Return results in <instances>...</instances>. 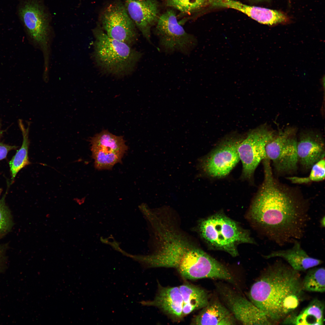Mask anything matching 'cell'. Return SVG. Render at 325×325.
I'll list each match as a JSON object with an SVG mask.
<instances>
[{"instance_id":"cb8c5ba5","label":"cell","mask_w":325,"mask_h":325,"mask_svg":"<svg viewBox=\"0 0 325 325\" xmlns=\"http://www.w3.org/2000/svg\"><path fill=\"white\" fill-rule=\"evenodd\" d=\"M8 190V188L0 200V237L9 231L12 226L11 215L5 203V198Z\"/></svg>"},{"instance_id":"4316f807","label":"cell","mask_w":325,"mask_h":325,"mask_svg":"<svg viewBox=\"0 0 325 325\" xmlns=\"http://www.w3.org/2000/svg\"><path fill=\"white\" fill-rule=\"evenodd\" d=\"M253 0V1H255V2H262V1H268L269 0Z\"/></svg>"},{"instance_id":"d4e9b609","label":"cell","mask_w":325,"mask_h":325,"mask_svg":"<svg viewBox=\"0 0 325 325\" xmlns=\"http://www.w3.org/2000/svg\"><path fill=\"white\" fill-rule=\"evenodd\" d=\"M17 147L14 145H10L0 142V161L5 159L8 152L15 150Z\"/></svg>"},{"instance_id":"4fadbf2b","label":"cell","mask_w":325,"mask_h":325,"mask_svg":"<svg viewBox=\"0 0 325 325\" xmlns=\"http://www.w3.org/2000/svg\"><path fill=\"white\" fill-rule=\"evenodd\" d=\"M128 14L143 36L150 42V29L156 23L159 5L155 0H123Z\"/></svg>"},{"instance_id":"484cf974","label":"cell","mask_w":325,"mask_h":325,"mask_svg":"<svg viewBox=\"0 0 325 325\" xmlns=\"http://www.w3.org/2000/svg\"><path fill=\"white\" fill-rule=\"evenodd\" d=\"M320 224L323 227H325V217H322L320 220Z\"/></svg>"},{"instance_id":"603a6c76","label":"cell","mask_w":325,"mask_h":325,"mask_svg":"<svg viewBox=\"0 0 325 325\" xmlns=\"http://www.w3.org/2000/svg\"><path fill=\"white\" fill-rule=\"evenodd\" d=\"M166 4L181 12L189 14L209 5V0H166Z\"/></svg>"},{"instance_id":"7402d4cb","label":"cell","mask_w":325,"mask_h":325,"mask_svg":"<svg viewBox=\"0 0 325 325\" xmlns=\"http://www.w3.org/2000/svg\"><path fill=\"white\" fill-rule=\"evenodd\" d=\"M325 161L323 158L312 166L310 174L308 176H291L287 178L292 183L297 184H307L312 182L322 181L325 178Z\"/></svg>"},{"instance_id":"e0dca14e","label":"cell","mask_w":325,"mask_h":325,"mask_svg":"<svg viewBox=\"0 0 325 325\" xmlns=\"http://www.w3.org/2000/svg\"><path fill=\"white\" fill-rule=\"evenodd\" d=\"M236 319L229 309L217 300L209 301L193 319L192 324L234 325Z\"/></svg>"},{"instance_id":"6da1fadb","label":"cell","mask_w":325,"mask_h":325,"mask_svg":"<svg viewBox=\"0 0 325 325\" xmlns=\"http://www.w3.org/2000/svg\"><path fill=\"white\" fill-rule=\"evenodd\" d=\"M264 179L250 210V217L270 240L279 245L301 239L308 219L305 202L275 179L270 162H263Z\"/></svg>"},{"instance_id":"30bf717a","label":"cell","mask_w":325,"mask_h":325,"mask_svg":"<svg viewBox=\"0 0 325 325\" xmlns=\"http://www.w3.org/2000/svg\"><path fill=\"white\" fill-rule=\"evenodd\" d=\"M241 140L226 139L199 161V167L210 177L221 178L228 175L239 161L237 151Z\"/></svg>"},{"instance_id":"83f0119b","label":"cell","mask_w":325,"mask_h":325,"mask_svg":"<svg viewBox=\"0 0 325 325\" xmlns=\"http://www.w3.org/2000/svg\"><path fill=\"white\" fill-rule=\"evenodd\" d=\"M2 250L1 249H0V261H1V257H2Z\"/></svg>"},{"instance_id":"4dcf8cb0","label":"cell","mask_w":325,"mask_h":325,"mask_svg":"<svg viewBox=\"0 0 325 325\" xmlns=\"http://www.w3.org/2000/svg\"></svg>"},{"instance_id":"f1b7e54d","label":"cell","mask_w":325,"mask_h":325,"mask_svg":"<svg viewBox=\"0 0 325 325\" xmlns=\"http://www.w3.org/2000/svg\"><path fill=\"white\" fill-rule=\"evenodd\" d=\"M4 132V131L0 130V136L2 135Z\"/></svg>"},{"instance_id":"9a60e30c","label":"cell","mask_w":325,"mask_h":325,"mask_svg":"<svg viewBox=\"0 0 325 325\" xmlns=\"http://www.w3.org/2000/svg\"><path fill=\"white\" fill-rule=\"evenodd\" d=\"M149 305L156 307L175 319L183 317V301L178 287L159 286L153 300L147 302Z\"/></svg>"},{"instance_id":"8992f818","label":"cell","mask_w":325,"mask_h":325,"mask_svg":"<svg viewBox=\"0 0 325 325\" xmlns=\"http://www.w3.org/2000/svg\"><path fill=\"white\" fill-rule=\"evenodd\" d=\"M295 130L288 128L280 131L267 144L266 158L278 173L289 174L297 169L298 163Z\"/></svg>"},{"instance_id":"277c9868","label":"cell","mask_w":325,"mask_h":325,"mask_svg":"<svg viewBox=\"0 0 325 325\" xmlns=\"http://www.w3.org/2000/svg\"><path fill=\"white\" fill-rule=\"evenodd\" d=\"M198 228L200 236L209 245L234 257L238 255L237 246L239 244L253 243L247 231L221 214L202 220Z\"/></svg>"},{"instance_id":"52a82bcc","label":"cell","mask_w":325,"mask_h":325,"mask_svg":"<svg viewBox=\"0 0 325 325\" xmlns=\"http://www.w3.org/2000/svg\"><path fill=\"white\" fill-rule=\"evenodd\" d=\"M156 33L160 45L166 52L178 51L188 54L196 44V39L185 32L178 23L175 13L171 9L159 17Z\"/></svg>"},{"instance_id":"ba28073f","label":"cell","mask_w":325,"mask_h":325,"mask_svg":"<svg viewBox=\"0 0 325 325\" xmlns=\"http://www.w3.org/2000/svg\"><path fill=\"white\" fill-rule=\"evenodd\" d=\"M274 131L266 127L253 130L241 140L237 151L242 164V176L250 179L260 162L266 158L265 146L275 135Z\"/></svg>"},{"instance_id":"5b68a950","label":"cell","mask_w":325,"mask_h":325,"mask_svg":"<svg viewBox=\"0 0 325 325\" xmlns=\"http://www.w3.org/2000/svg\"><path fill=\"white\" fill-rule=\"evenodd\" d=\"M18 13L28 34L42 51L45 67H48L52 18L44 0H23Z\"/></svg>"},{"instance_id":"8fae6325","label":"cell","mask_w":325,"mask_h":325,"mask_svg":"<svg viewBox=\"0 0 325 325\" xmlns=\"http://www.w3.org/2000/svg\"><path fill=\"white\" fill-rule=\"evenodd\" d=\"M102 28L110 37L129 45L137 40L136 26L123 3H112L104 10L100 17Z\"/></svg>"},{"instance_id":"ffe728a7","label":"cell","mask_w":325,"mask_h":325,"mask_svg":"<svg viewBox=\"0 0 325 325\" xmlns=\"http://www.w3.org/2000/svg\"><path fill=\"white\" fill-rule=\"evenodd\" d=\"M19 125L21 131L23 141L20 148L13 157L9 162L12 184L18 172L23 168L30 163L28 156L29 141V124L25 128L22 120H19Z\"/></svg>"},{"instance_id":"44dd1931","label":"cell","mask_w":325,"mask_h":325,"mask_svg":"<svg viewBox=\"0 0 325 325\" xmlns=\"http://www.w3.org/2000/svg\"><path fill=\"white\" fill-rule=\"evenodd\" d=\"M302 282L304 291L323 293L325 291V268L314 267L309 269Z\"/></svg>"},{"instance_id":"3957f363","label":"cell","mask_w":325,"mask_h":325,"mask_svg":"<svg viewBox=\"0 0 325 325\" xmlns=\"http://www.w3.org/2000/svg\"><path fill=\"white\" fill-rule=\"evenodd\" d=\"M94 56L97 64L108 73L116 76L132 72L141 56L124 42L112 39L98 25L93 29Z\"/></svg>"},{"instance_id":"f546056e","label":"cell","mask_w":325,"mask_h":325,"mask_svg":"<svg viewBox=\"0 0 325 325\" xmlns=\"http://www.w3.org/2000/svg\"><path fill=\"white\" fill-rule=\"evenodd\" d=\"M2 191V188H0V195L1 194Z\"/></svg>"},{"instance_id":"7a4b0ae2","label":"cell","mask_w":325,"mask_h":325,"mask_svg":"<svg viewBox=\"0 0 325 325\" xmlns=\"http://www.w3.org/2000/svg\"><path fill=\"white\" fill-rule=\"evenodd\" d=\"M299 272L277 262L270 266L251 286L250 301L271 324L284 320L299 306L303 291Z\"/></svg>"},{"instance_id":"9c48e42d","label":"cell","mask_w":325,"mask_h":325,"mask_svg":"<svg viewBox=\"0 0 325 325\" xmlns=\"http://www.w3.org/2000/svg\"><path fill=\"white\" fill-rule=\"evenodd\" d=\"M90 141L94 167L99 170L111 169L115 164L121 163L128 148L122 136L107 130L91 138Z\"/></svg>"},{"instance_id":"7c38bea8","label":"cell","mask_w":325,"mask_h":325,"mask_svg":"<svg viewBox=\"0 0 325 325\" xmlns=\"http://www.w3.org/2000/svg\"><path fill=\"white\" fill-rule=\"evenodd\" d=\"M225 306L235 319L244 325L272 324L264 314L250 301L226 285L217 284Z\"/></svg>"},{"instance_id":"5bb4252c","label":"cell","mask_w":325,"mask_h":325,"mask_svg":"<svg viewBox=\"0 0 325 325\" xmlns=\"http://www.w3.org/2000/svg\"><path fill=\"white\" fill-rule=\"evenodd\" d=\"M298 163L309 169L317 162L324 158L325 144L320 135L311 132H304L297 140Z\"/></svg>"},{"instance_id":"ac0fdd59","label":"cell","mask_w":325,"mask_h":325,"mask_svg":"<svg viewBox=\"0 0 325 325\" xmlns=\"http://www.w3.org/2000/svg\"><path fill=\"white\" fill-rule=\"evenodd\" d=\"M183 301V316L194 311L202 308L209 302V296L205 289L189 283L178 286Z\"/></svg>"},{"instance_id":"2e32d148","label":"cell","mask_w":325,"mask_h":325,"mask_svg":"<svg viewBox=\"0 0 325 325\" xmlns=\"http://www.w3.org/2000/svg\"><path fill=\"white\" fill-rule=\"evenodd\" d=\"M293 243V246L291 248L272 251L265 256V258H281L286 260L293 269L299 272L305 271L322 263L321 260L309 256L298 240H295Z\"/></svg>"},{"instance_id":"d6986e66","label":"cell","mask_w":325,"mask_h":325,"mask_svg":"<svg viewBox=\"0 0 325 325\" xmlns=\"http://www.w3.org/2000/svg\"><path fill=\"white\" fill-rule=\"evenodd\" d=\"M324 309L323 302L314 299L298 315L287 316L283 323L284 324L295 325H323Z\"/></svg>"}]
</instances>
